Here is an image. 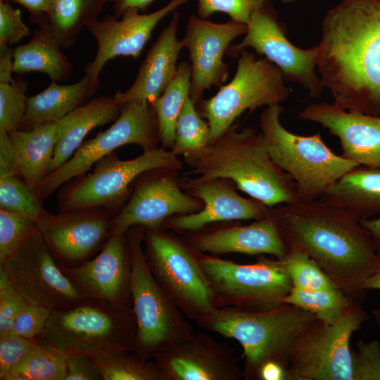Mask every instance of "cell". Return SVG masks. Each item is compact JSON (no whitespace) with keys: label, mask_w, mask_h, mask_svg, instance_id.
Listing matches in <instances>:
<instances>
[{"label":"cell","mask_w":380,"mask_h":380,"mask_svg":"<svg viewBox=\"0 0 380 380\" xmlns=\"http://www.w3.org/2000/svg\"><path fill=\"white\" fill-rule=\"evenodd\" d=\"M317 69L334 103L380 115V0H342L326 14Z\"/></svg>","instance_id":"1"},{"label":"cell","mask_w":380,"mask_h":380,"mask_svg":"<svg viewBox=\"0 0 380 380\" xmlns=\"http://www.w3.org/2000/svg\"><path fill=\"white\" fill-rule=\"evenodd\" d=\"M274 208L289 244L304 251L346 296L362 302L365 281L380 270V260L359 218L319 199Z\"/></svg>","instance_id":"2"},{"label":"cell","mask_w":380,"mask_h":380,"mask_svg":"<svg viewBox=\"0 0 380 380\" xmlns=\"http://www.w3.org/2000/svg\"><path fill=\"white\" fill-rule=\"evenodd\" d=\"M233 124L200 150L183 155L190 173L202 179H226L268 207L300 201L291 177L272 160L261 133L237 131Z\"/></svg>","instance_id":"3"},{"label":"cell","mask_w":380,"mask_h":380,"mask_svg":"<svg viewBox=\"0 0 380 380\" xmlns=\"http://www.w3.org/2000/svg\"><path fill=\"white\" fill-rule=\"evenodd\" d=\"M316 319L300 308L281 304L258 311L217 308L196 322L203 330L238 341L243 350V379L258 380L260 369L267 362L286 369L294 343Z\"/></svg>","instance_id":"4"},{"label":"cell","mask_w":380,"mask_h":380,"mask_svg":"<svg viewBox=\"0 0 380 380\" xmlns=\"http://www.w3.org/2000/svg\"><path fill=\"white\" fill-rule=\"evenodd\" d=\"M135 317L131 307L89 298L64 310L52 311L37 338L66 357H91L134 350Z\"/></svg>","instance_id":"5"},{"label":"cell","mask_w":380,"mask_h":380,"mask_svg":"<svg viewBox=\"0 0 380 380\" xmlns=\"http://www.w3.org/2000/svg\"><path fill=\"white\" fill-rule=\"evenodd\" d=\"M279 104L267 106L260 116L261 134L273 162L295 184L300 201L319 199L344 174L360 165L335 154L321 134L301 136L281 123Z\"/></svg>","instance_id":"6"},{"label":"cell","mask_w":380,"mask_h":380,"mask_svg":"<svg viewBox=\"0 0 380 380\" xmlns=\"http://www.w3.org/2000/svg\"><path fill=\"white\" fill-rule=\"evenodd\" d=\"M145 231L144 227L134 225L125 236L131 256L132 308L137 325L134 352L153 360L183 341L194 330L151 272L143 248Z\"/></svg>","instance_id":"7"},{"label":"cell","mask_w":380,"mask_h":380,"mask_svg":"<svg viewBox=\"0 0 380 380\" xmlns=\"http://www.w3.org/2000/svg\"><path fill=\"white\" fill-rule=\"evenodd\" d=\"M143 248L154 278L188 319L196 321L216 308L198 253L182 236L163 229H146Z\"/></svg>","instance_id":"8"},{"label":"cell","mask_w":380,"mask_h":380,"mask_svg":"<svg viewBox=\"0 0 380 380\" xmlns=\"http://www.w3.org/2000/svg\"><path fill=\"white\" fill-rule=\"evenodd\" d=\"M213 291L215 308L264 310L281 303L293 284L283 259L259 255L253 264H239L198 252Z\"/></svg>","instance_id":"9"},{"label":"cell","mask_w":380,"mask_h":380,"mask_svg":"<svg viewBox=\"0 0 380 380\" xmlns=\"http://www.w3.org/2000/svg\"><path fill=\"white\" fill-rule=\"evenodd\" d=\"M183 165V160L163 146L129 160H120L113 152L96 162L91 173L73 178L61 187L58 208H105L116 214L127 201L132 184L141 173L157 167L182 170Z\"/></svg>","instance_id":"10"},{"label":"cell","mask_w":380,"mask_h":380,"mask_svg":"<svg viewBox=\"0 0 380 380\" xmlns=\"http://www.w3.org/2000/svg\"><path fill=\"white\" fill-rule=\"evenodd\" d=\"M368 318L354 300L334 324L314 320L291 348L286 380H353L350 341Z\"/></svg>","instance_id":"11"},{"label":"cell","mask_w":380,"mask_h":380,"mask_svg":"<svg viewBox=\"0 0 380 380\" xmlns=\"http://www.w3.org/2000/svg\"><path fill=\"white\" fill-rule=\"evenodd\" d=\"M284 80L282 72L274 63L265 57L256 58L253 53L242 50L233 79L220 87L215 96L202 99L195 105L210 125V141L227 131L246 110L251 113L259 107L279 104L286 100L289 89Z\"/></svg>","instance_id":"12"},{"label":"cell","mask_w":380,"mask_h":380,"mask_svg":"<svg viewBox=\"0 0 380 380\" xmlns=\"http://www.w3.org/2000/svg\"><path fill=\"white\" fill-rule=\"evenodd\" d=\"M159 143L158 119L151 103H125L113 124L82 143L65 163L47 176L37 194L43 201L68 181L85 175L96 162L120 146L136 144L148 151L158 148Z\"/></svg>","instance_id":"13"},{"label":"cell","mask_w":380,"mask_h":380,"mask_svg":"<svg viewBox=\"0 0 380 380\" xmlns=\"http://www.w3.org/2000/svg\"><path fill=\"white\" fill-rule=\"evenodd\" d=\"M0 266L30 303L58 311L89 298L65 273L38 230Z\"/></svg>","instance_id":"14"},{"label":"cell","mask_w":380,"mask_h":380,"mask_svg":"<svg viewBox=\"0 0 380 380\" xmlns=\"http://www.w3.org/2000/svg\"><path fill=\"white\" fill-rule=\"evenodd\" d=\"M179 170L157 167L146 170L134 180L127 201L113 217L110 234H125L134 225L146 229H160L174 215L194 213L203 202L181 186Z\"/></svg>","instance_id":"15"},{"label":"cell","mask_w":380,"mask_h":380,"mask_svg":"<svg viewBox=\"0 0 380 380\" xmlns=\"http://www.w3.org/2000/svg\"><path fill=\"white\" fill-rule=\"evenodd\" d=\"M285 33L274 9L266 2L252 15L242 41L230 45L225 53L237 58L242 50L251 47L274 63L285 80L300 85L311 97H318L324 87L315 72L317 46L300 49L293 45Z\"/></svg>","instance_id":"16"},{"label":"cell","mask_w":380,"mask_h":380,"mask_svg":"<svg viewBox=\"0 0 380 380\" xmlns=\"http://www.w3.org/2000/svg\"><path fill=\"white\" fill-rule=\"evenodd\" d=\"M115 213L105 208L46 212L37 228L61 266L75 267L94 258L110 233Z\"/></svg>","instance_id":"17"},{"label":"cell","mask_w":380,"mask_h":380,"mask_svg":"<svg viewBox=\"0 0 380 380\" xmlns=\"http://www.w3.org/2000/svg\"><path fill=\"white\" fill-rule=\"evenodd\" d=\"M182 189L204 204L198 212L167 218L160 229L177 234L199 230L216 222L260 220L272 207L240 196L234 182L226 179L182 178Z\"/></svg>","instance_id":"18"},{"label":"cell","mask_w":380,"mask_h":380,"mask_svg":"<svg viewBox=\"0 0 380 380\" xmlns=\"http://www.w3.org/2000/svg\"><path fill=\"white\" fill-rule=\"evenodd\" d=\"M246 32V24L233 20L215 23L194 14L189 16L182 40L191 61L189 97L195 105L205 90L211 86L220 88L226 82L229 67L223 61L224 53L234 39Z\"/></svg>","instance_id":"19"},{"label":"cell","mask_w":380,"mask_h":380,"mask_svg":"<svg viewBox=\"0 0 380 380\" xmlns=\"http://www.w3.org/2000/svg\"><path fill=\"white\" fill-rule=\"evenodd\" d=\"M153 360L167 380H241L243 369L230 345L193 331L177 346L156 355Z\"/></svg>","instance_id":"20"},{"label":"cell","mask_w":380,"mask_h":380,"mask_svg":"<svg viewBox=\"0 0 380 380\" xmlns=\"http://www.w3.org/2000/svg\"><path fill=\"white\" fill-rule=\"evenodd\" d=\"M181 235L195 251L214 255L270 254L283 259L290 248L274 207L271 208L265 217L248 225H208Z\"/></svg>","instance_id":"21"},{"label":"cell","mask_w":380,"mask_h":380,"mask_svg":"<svg viewBox=\"0 0 380 380\" xmlns=\"http://www.w3.org/2000/svg\"><path fill=\"white\" fill-rule=\"evenodd\" d=\"M190 1L170 0L166 6L151 13L129 12L120 17L121 20L108 15L101 21L97 20L89 24L87 28L95 38L98 48L94 60L84 68L86 75L99 83V74L109 60L120 56L139 58L158 23Z\"/></svg>","instance_id":"22"},{"label":"cell","mask_w":380,"mask_h":380,"mask_svg":"<svg viewBox=\"0 0 380 380\" xmlns=\"http://www.w3.org/2000/svg\"><path fill=\"white\" fill-rule=\"evenodd\" d=\"M125 234H110L101 251L82 264L61 267L88 297L132 308V262Z\"/></svg>","instance_id":"23"},{"label":"cell","mask_w":380,"mask_h":380,"mask_svg":"<svg viewBox=\"0 0 380 380\" xmlns=\"http://www.w3.org/2000/svg\"><path fill=\"white\" fill-rule=\"evenodd\" d=\"M298 118L317 123L338 138L342 156L360 165L380 167V115L344 110L327 102L312 103Z\"/></svg>","instance_id":"24"},{"label":"cell","mask_w":380,"mask_h":380,"mask_svg":"<svg viewBox=\"0 0 380 380\" xmlns=\"http://www.w3.org/2000/svg\"><path fill=\"white\" fill-rule=\"evenodd\" d=\"M179 15L172 12L168 25L141 64L132 85L125 92L116 91L115 102L122 106L131 102H149L151 105L163 92L176 74L177 59L184 44L176 36Z\"/></svg>","instance_id":"25"},{"label":"cell","mask_w":380,"mask_h":380,"mask_svg":"<svg viewBox=\"0 0 380 380\" xmlns=\"http://www.w3.org/2000/svg\"><path fill=\"white\" fill-rule=\"evenodd\" d=\"M121 106L113 96L91 99L58 120V136L50 173L65 163L95 127L114 122L120 115Z\"/></svg>","instance_id":"26"},{"label":"cell","mask_w":380,"mask_h":380,"mask_svg":"<svg viewBox=\"0 0 380 380\" xmlns=\"http://www.w3.org/2000/svg\"><path fill=\"white\" fill-rule=\"evenodd\" d=\"M58 124L53 121L29 131L18 129L8 134L18 174L36 191L50 174Z\"/></svg>","instance_id":"27"},{"label":"cell","mask_w":380,"mask_h":380,"mask_svg":"<svg viewBox=\"0 0 380 380\" xmlns=\"http://www.w3.org/2000/svg\"><path fill=\"white\" fill-rule=\"evenodd\" d=\"M319 200L359 218L380 216V167L359 165L331 185Z\"/></svg>","instance_id":"28"},{"label":"cell","mask_w":380,"mask_h":380,"mask_svg":"<svg viewBox=\"0 0 380 380\" xmlns=\"http://www.w3.org/2000/svg\"><path fill=\"white\" fill-rule=\"evenodd\" d=\"M99 87L85 75L69 85L56 82L42 92L27 99L26 111L20 129L29 131L50 122L58 121L94 95Z\"/></svg>","instance_id":"29"},{"label":"cell","mask_w":380,"mask_h":380,"mask_svg":"<svg viewBox=\"0 0 380 380\" xmlns=\"http://www.w3.org/2000/svg\"><path fill=\"white\" fill-rule=\"evenodd\" d=\"M61 48L47 25H42L28 43L13 49V72L19 75L39 72L52 82L66 80L71 75L72 65Z\"/></svg>","instance_id":"30"},{"label":"cell","mask_w":380,"mask_h":380,"mask_svg":"<svg viewBox=\"0 0 380 380\" xmlns=\"http://www.w3.org/2000/svg\"><path fill=\"white\" fill-rule=\"evenodd\" d=\"M18 175L8 135L0 136V208L25 215L36 223L47 212L37 191Z\"/></svg>","instance_id":"31"},{"label":"cell","mask_w":380,"mask_h":380,"mask_svg":"<svg viewBox=\"0 0 380 380\" xmlns=\"http://www.w3.org/2000/svg\"><path fill=\"white\" fill-rule=\"evenodd\" d=\"M115 1L52 0L44 24L59 45L68 48L84 27L97 20L104 6Z\"/></svg>","instance_id":"32"},{"label":"cell","mask_w":380,"mask_h":380,"mask_svg":"<svg viewBox=\"0 0 380 380\" xmlns=\"http://www.w3.org/2000/svg\"><path fill=\"white\" fill-rule=\"evenodd\" d=\"M191 80V64L180 62L175 75L152 104L158 119L161 146L169 150L174 144L177 118L190 95Z\"/></svg>","instance_id":"33"},{"label":"cell","mask_w":380,"mask_h":380,"mask_svg":"<svg viewBox=\"0 0 380 380\" xmlns=\"http://www.w3.org/2000/svg\"><path fill=\"white\" fill-rule=\"evenodd\" d=\"M37 339L36 346L13 369L6 380H65L67 357Z\"/></svg>","instance_id":"34"},{"label":"cell","mask_w":380,"mask_h":380,"mask_svg":"<svg viewBox=\"0 0 380 380\" xmlns=\"http://www.w3.org/2000/svg\"><path fill=\"white\" fill-rule=\"evenodd\" d=\"M353 301L338 288L309 290L293 286L281 303L293 305L312 313L317 319L334 324Z\"/></svg>","instance_id":"35"},{"label":"cell","mask_w":380,"mask_h":380,"mask_svg":"<svg viewBox=\"0 0 380 380\" xmlns=\"http://www.w3.org/2000/svg\"><path fill=\"white\" fill-rule=\"evenodd\" d=\"M103 380H167L154 361L129 350L92 357Z\"/></svg>","instance_id":"36"},{"label":"cell","mask_w":380,"mask_h":380,"mask_svg":"<svg viewBox=\"0 0 380 380\" xmlns=\"http://www.w3.org/2000/svg\"><path fill=\"white\" fill-rule=\"evenodd\" d=\"M210 129L188 97L177 118L175 139L171 151L177 156L195 152L203 148L210 141Z\"/></svg>","instance_id":"37"},{"label":"cell","mask_w":380,"mask_h":380,"mask_svg":"<svg viewBox=\"0 0 380 380\" xmlns=\"http://www.w3.org/2000/svg\"><path fill=\"white\" fill-rule=\"evenodd\" d=\"M283 258L286 272L294 287L322 290L338 288L319 264L294 244Z\"/></svg>","instance_id":"38"},{"label":"cell","mask_w":380,"mask_h":380,"mask_svg":"<svg viewBox=\"0 0 380 380\" xmlns=\"http://www.w3.org/2000/svg\"><path fill=\"white\" fill-rule=\"evenodd\" d=\"M37 230L30 217L0 208V263L13 255Z\"/></svg>","instance_id":"39"},{"label":"cell","mask_w":380,"mask_h":380,"mask_svg":"<svg viewBox=\"0 0 380 380\" xmlns=\"http://www.w3.org/2000/svg\"><path fill=\"white\" fill-rule=\"evenodd\" d=\"M27 88L22 79L0 82V133L20 129L26 111Z\"/></svg>","instance_id":"40"},{"label":"cell","mask_w":380,"mask_h":380,"mask_svg":"<svg viewBox=\"0 0 380 380\" xmlns=\"http://www.w3.org/2000/svg\"><path fill=\"white\" fill-rule=\"evenodd\" d=\"M198 17L205 19L216 12L227 14L231 20L247 24L252 15L269 0H197Z\"/></svg>","instance_id":"41"},{"label":"cell","mask_w":380,"mask_h":380,"mask_svg":"<svg viewBox=\"0 0 380 380\" xmlns=\"http://www.w3.org/2000/svg\"><path fill=\"white\" fill-rule=\"evenodd\" d=\"M27 303L0 266V336L11 333L15 318Z\"/></svg>","instance_id":"42"},{"label":"cell","mask_w":380,"mask_h":380,"mask_svg":"<svg viewBox=\"0 0 380 380\" xmlns=\"http://www.w3.org/2000/svg\"><path fill=\"white\" fill-rule=\"evenodd\" d=\"M353 380H380V342H357L352 351Z\"/></svg>","instance_id":"43"},{"label":"cell","mask_w":380,"mask_h":380,"mask_svg":"<svg viewBox=\"0 0 380 380\" xmlns=\"http://www.w3.org/2000/svg\"><path fill=\"white\" fill-rule=\"evenodd\" d=\"M37 343V338H26L13 334L0 336V379L6 380L13 369Z\"/></svg>","instance_id":"44"},{"label":"cell","mask_w":380,"mask_h":380,"mask_svg":"<svg viewBox=\"0 0 380 380\" xmlns=\"http://www.w3.org/2000/svg\"><path fill=\"white\" fill-rule=\"evenodd\" d=\"M51 312L44 306L28 303L15 318L10 334L26 338H37L44 329Z\"/></svg>","instance_id":"45"},{"label":"cell","mask_w":380,"mask_h":380,"mask_svg":"<svg viewBox=\"0 0 380 380\" xmlns=\"http://www.w3.org/2000/svg\"><path fill=\"white\" fill-rule=\"evenodd\" d=\"M30 34L21 11L15 9L8 1L0 0V45H13Z\"/></svg>","instance_id":"46"},{"label":"cell","mask_w":380,"mask_h":380,"mask_svg":"<svg viewBox=\"0 0 380 380\" xmlns=\"http://www.w3.org/2000/svg\"><path fill=\"white\" fill-rule=\"evenodd\" d=\"M65 380H103V376L92 357L75 355L67 357Z\"/></svg>","instance_id":"47"},{"label":"cell","mask_w":380,"mask_h":380,"mask_svg":"<svg viewBox=\"0 0 380 380\" xmlns=\"http://www.w3.org/2000/svg\"><path fill=\"white\" fill-rule=\"evenodd\" d=\"M25 7L30 13V20L42 25L51 6L52 0H10Z\"/></svg>","instance_id":"48"},{"label":"cell","mask_w":380,"mask_h":380,"mask_svg":"<svg viewBox=\"0 0 380 380\" xmlns=\"http://www.w3.org/2000/svg\"><path fill=\"white\" fill-rule=\"evenodd\" d=\"M156 0H115L113 6L114 15L120 18L129 12H144Z\"/></svg>","instance_id":"49"},{"label":"cell","mask_w":380,"mask_h":380,"mask_svg":"<svg viewBox=\"0 0 380 380\" xmlns=\"http://www.w3.org/2000/svg\"><path fill=\"white\" fill-rule=\"evenodd\" d=\"M13 49L8 45H0V82H11L13 80Z\"/></svg>","instance_id":"50"},{"label":"cell","mask_w":380,"mask_h":380,"mask_svg":"<svg viewBox=\"0 0 380 380\" xmlns=\"http://www.w3.org/2000/svg\"><path fill=\"white\" fill-rule=\"evenodd\" d=\"M258 380H286V368L278 362H267L260 369Z\"/></svg>","instance_id":"51"},{"label":"cell","mask_w":380,"mask_h":380,"mask_svg":"<svg viewBox=\"0 0 380 380\" xmlns=\"http://www.w3.org/2000/svg\"><path fill=\"white\" fill-rule=\"evenodd\" d=\"M362 226L369 232L373 241L376 253L380 260V216L360 220Z\"/></svg>","instance_id":"52"},{"label":"cell","mask_w":380,"mask_h":380,"mask_svg":"<svg viewBox=\"0 0 380 380\" xmlns=\"http://www.w3.org/2000/svg\"><path fill=\"white\" fill-rule=\"evenodd\" d=\"M365 288L366 290H380V270L367 279Z\"/></svg>","instance_id":"53"},{"label":"cell","mask_w":380,"mask_h":380,"mask_svg":"<svg viewBox=\"0 0 380 380\" xmlns=\"http://www.w3.org/2000/svg\"><path fill=\"white\" fill-rule=\"evenodd\" d=\"M372 313L374 318L375 323L376 324L380 331V309H374L372 310Z\"/></svg>","instance_id":"54"},{"label":"cell","mask_w":380,"mask_h":380,"mask_svg":"<svg viewBox=\"0 0 380 380\" xmlns=\"http://www.w3.org/2000/svg\"><path fill=\"white\" fill-rule=\"evenodd\" d=\"M282 1V3L284 4H287V3H291V2H293L295 0H281Z\"/></svg>","instance_id":"55"}]
</instances>
